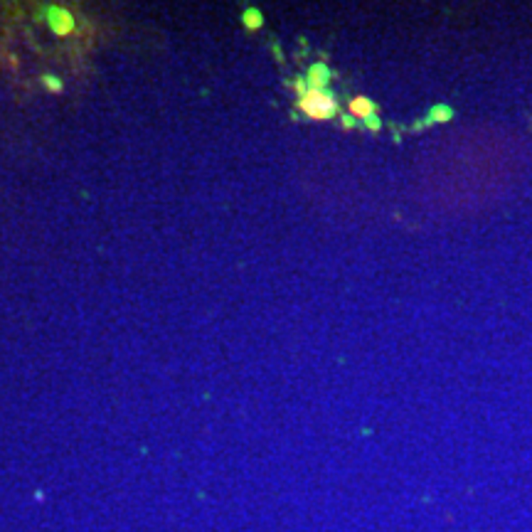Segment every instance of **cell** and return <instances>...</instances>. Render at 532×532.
Instances as JSON below:
<instances>
[{
	"label": "cell",
	"instance_id": "2",
	"mask_svg": "<svg viewBox=\"0 0 532 532\" xmlns=\"http://www.w3.org/2000/svg\"><path fill=\"white\" fill-rule=\"evenodd\" d=\"M49 20H52V28H55L57 33L72 30V15H67L65 10H52L49 13Z\"/></svg>",
	"mask_w": 532,
	"mask_h": 532
},
{
	"label": "cell",
	"instance_id": "1",
	"mask_svg": "<svg viewBox=\"0 0 532 532\" xmlns=\"http://www.w3.org/2000/svg\"><path fill=\"white\" fill-rule=\"evenodd\" d=\"M301 109L310 119H331L335 114V99L323 89H304L301 92Z\"/></svg>",
	"mask_w": 532,
	"mask_h": 532
},
{
	"label": "cell",
	"instance_id": "5",
	"mask_svg": "<svg viewBox=\"0 0 532 532\" xmlns=\"http://www.w3.org/2000/svg\"><path fill=\"white\" fill-rule=\"evenodd\" d=\"M244 22H247V25H251V28H259V25H261V15L251 10V13H247V15H244Z\"/></svg>",
	"mask_w": 532,
	"mask_h": 532
},
{
	"label": "cell",
	"instance_id": "3",
	"mask_svg": "<svg viewBox=\"0 0 532 532\" xmlns=\"http://www.w3.org/2000/svg\"><path fill=\"white\" fill-rule=\"evenodd\" d=\"M372 109H375V106H372L367 99H355V101L350 103V111H353L355 116H360V119H369Z\"/></svg>",
	"mask_w": 532,
	"mask_h": 532
},
{
	"label": "cell",
	"instance_id": "4",
	"mask_svg": "<svg viewBox=\"0 0 532 532\" xmlns=\"http://www.w3.org/2000/svg\"><path fill=\"white\" fill-rule=\"evenodd\" d=\"M310 82H313V89H323L328 82V69L326 67H315L313 72H310Z\"/></svg>",
	"mask_w": 532,
	"mask_h": 532
},
{
	"label": "cell",
	"instance_id": "6",
	"mask_svg": "<svg viewBox=\"0 0 532 532\" xmlns=\"http://www.w3.org/2000/svg\"><path fill=\"white\" fill-rule=\"evenodd\" d=\"M434 119H436V121H446V119H451V111L446 109V106H439V109L434 111Z\"/></svg>",
	"mask_w": 532,
	"mask_h": 532
}]
</instances>
